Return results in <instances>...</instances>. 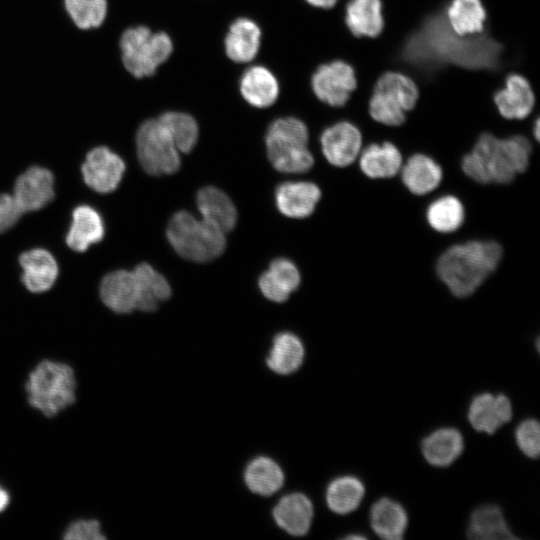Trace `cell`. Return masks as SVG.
<instances>
[{
  "label": "cell",
  "mask_w": 540,
  "mask_h": 540,
  "mask_svg": "<svg viewBox=\"0 0 540 540\" xmlns=\"http://www.w3.org/2000/svg\"><path fill=\"white\" fill-rule=\"evenodd\" d=\"M73 24L80 30L100 27L108 13L107 0H63Z\"/></svg>",
  "instance_id": "8d00e7d4"
},
{
  "label": "cell",
  "mask_w": 540,
  "mask_h": 540,
  "mask_svg": "<svg viewBox=\"0 0 540 540\" xmlns=\"http://www.w3.org/2000/svg\"><path fill=\"white\" fill-rule=\"evenodd\" d=\"M366 537L364 535L359 534H352L345 536V539H365Z\"/></svg>",
  "instance_id": "7dc6e473"
},
{
  "label": "cell",
  "mask_w": 540,
  "mask_h": 540,
  "mask_svg": "<svg viewBox=\"0 0 540 540\" xmlns=\"http://www.w3.org/2000/svg\"><path fill=\"white\" fill-rule=\"evenodd\" d=\"M282 468L271 458L259 456L247 465L244 481L247 488L260 496L276 493L284 484Z\"/></svg>",
  "instance_id": "d6a6232c"
},
{
  "label": "cell",
  "mask_w": 540,
  "mask_h": 540,
  "mask_svg": "<svg viewBox=\"0 0 540 540\" xmlns=\"http://www.w3.org/2000/svg\"><path fill=\"white\" fill-rule=\"evenodd\" d=\"M499 115L508 121L524 120L533 112L536 97L531 82L518 72L506 75L492 94Z\"/></svg>",
  "instance_id": "30bf717a"
},
{
  "label": "cell",
  "mask_w": 540,
  "mask_h": 540,
  "mask_svg": "<svg viewBox=\"0 0 540 540\" xmlns=\"http://www.w3.org/2000/svg\"><path fill=\"white\" fill-rule=\"evenodd\" d=\"M135 141L139 162L148 174H172L179 169V150L157 117L140 124Z\"/></svg>",
  "instance_id": "ba28073f"
},
{
  "label": "cell",
  "mask_w": 540,
  "mask_h": 540,
  "mask_svg": "<svg viewBox=\"0 0 540 540\" xmlns=\"http://www.w3.org/2000/svg\"><path fill=\"white\" fill-rule=\"evenodd\" d=\"M463 448L462 434L452 427L436 429L421 442V451L425 460L435 467L451 465L461 455Z\"/></svg>",
  "instance_id": "484cf974"
},
{
  "label": "cell",
  "mask_w": 540,
  "mask_h": 540,
  "mask_svg": "<svg viewBox=\"0 0 540 540\" xmlns=\"http://www.w3.org/2000/svg\"><path fill=\"white\" fill-rule=\"evenodd\" d=\"M24 213L13 195L0 194V233L10 229Z\"/></svg>",
  "instance_id": "b9f144b4"
},
{
  "label": "cell",
  "mask_w": 540,
  "mask_h": 540,
  "mask_svg": "<svg viewBox=\"0 0 540 540\" xmlns=\"http://www.w3.org/2000/svg\"><path fill=\"white\" fill-rule=\"evenodd\" d=\"M138 290L137 309L144 312L154 311L160 301L167 300L171 288L166 278L147 263H141L132 271Z\"/></svg>",
  "instance_id": "1f68e13d"
},
{
  "label": "cell",
  "mask_w": 540,
  "mask_h": 540,
  "mask_svg": "<svg viewBox=\"0 0 540 540\" xmlns=\"http://www.w3.org/2000/svg\"><path fill=\"white\" fill-rule=\"evenodd\" d=\"M308 142L307 125L294 116L275 119L265 135L268 158L276 170L284 173H304L312 168L314 158Z\"/></svg>",
  "instance_id": "5b68a950"
},
{
  "label": "cell",
  "mask_w": 540,
  "mask_h": 540,
  "mask_svg": "<svg viewBox=\"0 0 540 540\" xmlns=\"http://www.w3.org/2000/svg\"><path fill=\"white\" fill-rule=\"evenodd\" d=\"M504 52L503 43L492 33L459 36L452 32L442 10L427 15L399 49L400 62L417 74L444 66L494 73L502 69Z\"/></svg>",
  "instance_id": "6da1fadb"
},
{
  "label": "cell",
  "mask_w": 540,
  "mask_h": 540,
  "mask_svg": "<svg viewBox=\"0 0 540 540\" xmlns=\"http://www.w3.org/2000/svg\"><path fill=\"white\" fill-rule=\"evenodd\" d=\"M357 86L354 66L343 59H334L318 65L310 78V87L315 98L334 108L345 106L351 100Z\"/></svg>",
  "instance_id": "9c48e42d"
},
{
  "label": "cell",
  "mask_w": 540,
  "mask_h": 540,
  "mask_svg": "<svg viewBox=\"0 0 540 540\" xmlns=\"http://www.w3.org/2000/svg\"><path fill=\"white\" fill-rule=\"evenodd\" d=\"M261 43L259 24L251 18L238 17L231 22L224 37V53L236 64H247L258 56Z\"/></svg>",
  "instance_id": "5bb4252c"
},
{
  "label": "cell",
  "mask_w": 540,
  "mask_h": 540,
  "mask_svg": "<svg viewBox=\"0 0 540 540\" xmlns=\"http://www.w3.org/2000/svg\"><path fill=\"white\" fill-rule=\"evenodd\" d=\"M157 118L169 132L179 152L189 153L195 147L199 137V126L192 115L171 110L163 112Z\"/></svg>",
  "instance_id": "d590c367"
},
{
  "label": "cell",
  "mask_w": 540,
  "mask_h": 540,
  "mask_svg": "<svg viewBox=\"0 0 540 540\" xmlns=\"http://www.w3.org/2000/svg\"><path fill=\"white\" fill-rule=\"evenodd\" d=\"M367 112L373 121L388 127L401 126L407 118L404 110L376 92L368 99Z\"/></svg>",
  "instance_id": "74e56055"
},
{
  "label": "cell",
  "mask_w": 540,
  "mask_h": 540,
  "mask_svg": "<svg viewBox=\"0 0 540 540\" xmlns=\"http://www.w3.org/2000/svg\"><path fill=\"white\" fill-rule=\"evenodd\" d=\"M238 89L242 99L258 109L273 106L280 95V84L276 75L260 64L251 65L244 70Z\"/></svg>",
  "instance_id": "2e32d148"
},
{
  "label": "cell",
  "mask_w": 540,
  "mask_h": 540,
  "mask_svg": "<svg viewBox=\"0 0 540 540\" xmlns=\"http://www.w3.org/2000/svg\"><path fill=\"white\" fill-rule=\"evenodd\" d=\"M308 5L313 8L321 10H329L334 8L339 0H304Z\"/></svg>",
  "instance_id": "ee69618b"
},
{
  "label": "cell",
  "mask_w": 540,
  "mask_h": 540,
  "mask_svg": "<svg viewBox=\"0 0 540 540\" xmlns=\"http://www.w3.org/2000/svg\"><path fill=\"white\" fill-rule=\"evenodd\" d=\"M426 218L432 229L440 233H451L461 227L465 218L462 202L453 195L434 200L427 208Z\"/></svg>",
  "instance_id": "e575fe53"
},
{
  "label": "cell",
  "mask_w": 540,
  "mask_h": 540,
  "mask_svg": "<svg viewBox=\"0 0 540 540\" xmlns=\"http://www.w3.org/2000/svg\"><path fill=\"white\" fill-rule=\"evenodd\" d=\"M372 92H376L399 106L406 113L415 109L420 88L414 78L402 70L390 69L376 79Z\"/></svg>",
  "instance_id": "44dd1931"
},
{
  "label": "cell",
  "mask_w": 540,
  "mask_h": 540,
  "mask_svg": "<svg viewBox=\"0 0 540 540\" xmlns=\"http://www.w3.org/2000/svg\"><path fill=\"white\" fill-rule=\"evenodd\" d=\"M443 12L449 28L459 36L477 35L486 30L488 12L482 0H450Z\"/></svg>",
  "instance_id": "ffe728a7"
},
{
  "label": "cell",
  "mask_w": 540,
  "mask_h": 540,
  "mask_svg": "<svg viewBox=\"0 0 540 540\" xmlns=\"http://www.w3.org/2000/svg\"><path fill=\"white\" fill-rule=\"evenodd\" d=\"M124 170V161L104 146L92 149L82 165L85 183L99 193L115 190L122 179Z\"/></svg>",
  "instance_id": "7c38bea8"
},
{
  "label": "cell",
  "mask_w": 540,
  "mask_h": 540,
  "mask_svg": "<svg viewBox=\"0 0 540 540\" xmlns=\"http://www.w3.org/2000/svg\"><path fill=\"white\" fill-rule=\"evenodd\" d=\"M502 253L500 244L495 241H467L443 252L436 271L453 295L467 297L496 270Z\"/></svg>",
  "instance_id": "3957f363"
},
{
  "label": "cell",
  "mask_w": 540,
  "mask_h": 540,
  "mask_svg": "<svg viewBox=\"0 0 540 540\" xmlns=\"http://www.w3.org/2000/svg\"><path fill=\"white\" fill-rule=\"evenodd\" d=\"M531 153L532 145L523 135L499 138L484 132L462 158L461 168L481 184H508L527 169Z\"/></svg>",
  "instance_id": "7a4b0ae2"
},
{
  "label": "cell",
  "mask_w": 540,
  "mask_h": 540,
  "mask_svg": "<svg viewBox=\"0 0 540 540\" xmlns=\"http://www.w3.org/2000/svg\"><path fill=\"white\" fill-rule=\"evenodd\" d=\"M224 233L215 223L197 220L187 211L176 212L166 230L174 250L195 262H207L222 254L226 246Z\"/></svg>",
  "instance_id": "52a82bcc"
},
{
  "label": "cell",
  "mask_w": 540,
  "mask_h": 540,
  "mask_svg": "<svg viewBox=\"0 0 540 540\" xmlns=\"http://www.w3.org/2000/svg\"><path fill=\"white\" fill-rule=\"evenodd\" d=\"M399 173L405 187L419 196L434 191L443 178L441 166L430 156L421 153L410 156Z\"/></svg>",
  "instance_id": "d4e9b609"
},
{
  "label": "cell",
  "mask_w": 540,
  "mask_h": 540,
  "mask_svg": "<svg viewBox=\"0 0 540 540\" xmlns=\"http://www.w3.org/2000/svg\"><path fill=\"white\" fill-rule=\"evenodd\" d=\"M121 62L134 78L153 76L169 60L174 44L165 31H152L148 26H132L119 39Z\"/></svg>",
  "instance_id": "8992f818"
},
{
  "label": "cell",
  "mask_w": 540,
  "mask_h": 540,
  "mask_svg": "<svg viewBox=\"0 0 540 540\" xmlns=\"http://www.w3.org/2000/svg\"><path fill=\"white\" fill-rule=\"evenodd\" d=\"M9 500L8 492L0 486V512L4 511L9 504Z\"/></svg>",
  "instance_id": "f6af8a7d"
},
{
  "label": "cell",
  "mask_w": 540,
  "mask_h": 540,
  "mask_svg": "<svg viewBox=\"0 0 540 540\" xmlns=\"http://www.w3.org/2000/svg\"><path fill=\"white\" fill-rule=\"evenodd\" d=\"M272 515L276 524L288 534L304 536L311 527L314 508L306 495L295 492L283 496Z\"/></svg>",
  "instance_id": "ac0fdd59"
},
{
  "label": "cell",
  "mask_w": 540,
  "mask_h": 540,
  "mask_svg": "<svg viewBox=\"0 0 540 540\" xmlns=\"http://www.w3.org/2000/svg\"><path fill=\"white\" fill-rule=\"evenodd\" d=\"M104 236V225L99 213L92 207L81 205L72 214V224L66 237L67 245L74 251L84 252Z\"/></svg>",
  "instance_id": "f1b7e54d"
},
{
  "label": "cell",
  "mask_w": 540,
  "mask_h": 540,
  "mask_svg": "<svg viewBox=\"0 0 540 540\" xmlns=\"http://www.w3.org/2000/svg\"><path fill=\"white\" fill-rule=\"evenodd\" d=\"M467 537L473 540L518 539L508 527L502 509L496 504H483L473 510Z\"/></svg>",
  "instance_id": "4316f807"
},
{
  "label": "cell",
  "mask_w": 540,
  "mask_h": 540,
  "mask_svg": "<svg viewBox=\"0 0 540 540\" xmlns=\"http://www.w3.org/2000/svg\"><path fill=\"white\" fill-rule=\"evenodd\" d=\"M363 137L360 129L347 120L338 121L323 130L320 136L321 150L333 166L351 165L362 150Z\"/></svg>",
  "instance_id": "8fae6325"
},
{
  "label": "cell",
  "mask_w": 540,
  "mask_h": 540,
  "mask_svg": "<svg viewBox=\"0 0 540 540\" xmlns=\"http://www.w3.org/2000/svg\"><path fill=\"white\" fill-rule=\"evenodd\" d=\"M53 182V175L48 169L30 167L17 178L13 197L23 212L39 210L52 201Z\"/></svg>",
  "instance_id": "9a60e30c"
},
{
  "label": "cell",
  "mask_w": 540,
  "mask_h": 540,
  "mask_svg": "<svg viewBox=\"0 0 540 540\" xmlns=\"http://www.w3.org/2000/svg\"><path fill=\"white\" fill-rule=\"evenodd\" d=\"M19 263L23 268L22 282L33 293L49 290L58 276L57 262L47 250L26 251L20 255Z\"/></svg>",
  "instance_id": "603a6c76"
},
{
  "label": "cell",
  "mask_w": 540,
  "mask_h": 540,
  "mask_svg": "<svg viewBox=\"0 0 540 540\" xmlns=\"http://www.w3.org/2000/svg\"><path fill=\"white\" fill-rule=\"evenodd\" d=\"M305 350L299 337L291 332L277 334L266 358L268 368L279 374L289 375L303 363Z\"/></svg>",
  "instance_id": "f546056e"
},
{
  "label": "cell",
  "mask_w": 540,
  "mask_h": 540,
  "mask_svg": "<svg viewBox=\"0 0 540 540\" xmlns=\"http://www.w3.org/2000/svg\"><path fill=\"white\" fill-rule=\"evenodd\" d=\"M369 519L375 534L385 540L402 539L408 524L404 507L390 498L377 500L371 506Z\"/></svg>",
  "instance_id": "83f0119b"
},
{
  "label": "cell",
  "mask_w": 540,
  "mask_h": 540,
  "mask_svg": "<svg viewBox=\"0 0 540 540\" xmlns=\"http://www.w3.org/2000/svg\"><path fill=\"white\" fill-rule=\"evenodd\" d=\"M532 132H533V136H534L535 140L539 141V139H540V121H539V117H536L534 122H533Z\"/></svg>",
  "instance_id": "bcb514c9"
},
{
  "label": "cell",
  "mask_w": 540,
  "mask_h": 540,
  "mask_svg": "<svg viewBox=\"0 0 540 540\" xmlns=\"http://www.w3.org/2000/svg\"><path fill=\"white\" fill-rule=\"evenodd\" d=\"M358 161L363 174L372 179L391 178L400 172L403 164L400 150L388 141L362 148Z\"/></svg>",
  "instance_id": "cb8c5ba5"
},
{
  "label": "cell",
  "mask_w": 540,
  "mask_h": 540,
  "mask_svg": "<svg viewBox=\"0 0 540 540\" xmlns=\"http://www.w3.org/2000/svg\"><path fill=\"white\" fill-rule=\"evenodd\" d=\"M515 440L520 451L528 458L535 459L540 453V425L537 419L521 421L515 430Z\"/></svg>",
  "instance_id": "f35d334b"
},
{
  "label": "cell",
  "mask_w": 540,
  "mask_h": 540,
  "mask_svg": "<svg viewBox=\"0 0 540 540\" xmlns=\"http://www.w3.org/2000/svg\"><path fill=\"white\" fill-rule=\"evenodd\" d=\"M25 389L33 408L54 417L76 400L74 370L65 363L43 360L30 372Z\"/></svg>",
  "instance_id": "277c9868"
},
{
  "label": "cell",
  "mask_w": 540,
  "mask_h": 540,
  "mask_svg": "<svg viewBox=\"0 0 540 540\" xmlns=\"http://www.w3.org/2000/svg\"><path fill=\"white\" fill-rule=\"evenodd\" d=\"M267 271L275 282L288 293L296 290L300 284V273L295 264L288 259H274Z\"/></svg>",
  "instance_id": "ab89813d"
},
{
  "label": "cell",
  "mask_w": 540,
  "mask_h": 540,
  "mask_svg": "<svg viewBox=\"0 0 540 540\" xmlns=\"http://www.w3.org/2000/svg\"><path fill=\"white\" fill-rule=\"evenodd\" d=\"M382 0H348L343 22L355 38H378L385 29Z\"/></svg>",
  "instance_id": "e0dca14e"
},
{
  "label": "cell",
  "mask_w": 540,
  "mask_h": 540,
  "mask_svg": "<svg viewBox=\"0 0 540 540\" xmlns=\"http://www.w3.org/2000/svg\"><path fill=\"white\" fill-rule=\"evenodd\" d=\"M365 495L362 481L355 476L345 475L335 478L326 489L328 508L339 515H346L358 508Z\"/></svg>",
  "instance_id": "836d02e7"
},
{
  "label": "cell",
  "mask_w": 540,
  "mask_h": 540,
  "mask_svg": "<svg viewBox=\"0 0 540 540\" xmlns=\"http://www.w3.org/2000/svg\"><path fill=\"white\" fill-rule=\"evenodd\" d=\"M321 197L319 187L307 181L285 182L276 189L279 211L290 218H305L313 213Z\"/></svg>",
  "instance_id": "d6986e66"
},
{
  "label": "cell",
  "mask_w": 540,
  "mask_h": 540,
  "mask_svg": "<svg viewBox=\"0 0 540 540\" xmlns=\"http://www.w3.org/2000/svg\"><path fill=\"white\" fill-rule=\"evenodd\" d=\"M100 523L97 520H77L65 531V540H104Z\"/></svg>",
  "instance_id": "60d3db41"
},
{
  "label": "cell",
  "mask_w": 540,
  "mask_h": 540,
  "mask_svg": "<svg viewBox=\"0 0 540 540\" xmlns=\"http://www.w3.org/2000/svg\"><path fill=\"white\" fill-rule=\"evenodd\" d=\"M103 303L116 313L137 309L138 290L132 271L117 270L107 274L100 284Z\"/></svg>",
  "instance_id": "7402d4cb"
},
{
  "label": "cell",
  "mask_w": 540,
  "mask_h": 540,
  "mask_svg": "<svg viewBox=\"0 0 540 540\" xmlns=\"http://www.w3.org/2000/svg\"><path fill=\"white\" fill-rule=\"evenodd\" d=\"M259 288L267 299L277 303L286 301L290 295V293L275 282L268 271L260 276Z\"/></svg>",
  "instance_id": "7bdbcfd3"
},
{
  "label": "cell",
  "mask_w": 540,
  "mask_h": 540,
  "mask_svg": "<svg viewBox=\"0 0 540 540\" xmlns=\"http://www.w3.org/2000/svg\"><path fill=\"white\" fill-rule=\"evenodd\" d=\"M510 399L502 394L483 392L471 400L468 407V420L478 432L492 435L512 418Z\"/></svg>",
  "instance_id": "4fadbf2b"
},
{
  "label": "cell",
  "mask_w": 540,
  "mask_h": 540,
  "mask_svg": "<svg viewBox=\"0 0 540 540\" xmlns=\"http://www.w3.org/2000/svg\"><path fill=\"white\" fill-rule=\"evenodd\" d=\"M196 201L204 219L215 223L224 232L234 228L237 211L223 191L212 186L204 187L198 191Z\"/></svg>",
  "instance_id": "4dcf8cb0"
}]
</instances>
